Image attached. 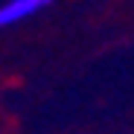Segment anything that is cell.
<instances>
[{"label":"cell","instance_id":"6da1fadb","mask_svg":"<svg viewBox=\"0 0 134 134\" xmlns=\"http://www.w3.org/2000/svg\"><path fill=\"white\" fill-rule=\"evenodd\" d=\"M53 0H6L3 9H0V26H12L20 24L32 15H38L41 9H47Z\"/></svg>","mask_w":134,"mask_h":134}]
</instances>
